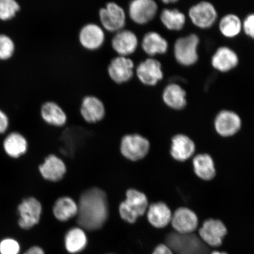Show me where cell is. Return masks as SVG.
I'll return each mask as SVG.
<instances>
[{"label": "cell", "mask_w": 254, "mask_h": 254, "mask_svg": "<svg viewBox=\"0 0 254 254\" xmlns=\"http://www.w3.org/2000/svg\"><path fill=\"white\" fill-rule=\"evenodd\" d=\"M135 63L128 57L117 56L111 59L107 66L110 80L117 85H123L131 81L135 75Z\"/></svg>", "instance_id": "5"}, {"label": "cell", "mask_w": 254, "mask_h": 254, "mask_svg": "<svg viewBox=\"0 0 254 254\" xmlns=\"http://www.w3.org/2000/svg\"><path fill=\"white\" fill-rule=\"evenodd\" d=\"M148 201L145 193L134 189L126 192V199L120 205L121 217L130 224L134 223L147 211Z\"/></svg>", "instance_id": "2"}, {"label": "cell", "mask_w": 254, "mask_h": 254, "mask_svg": "<svg viewBox=\"0 0 254 254\" xmlns=\"http://www.w3.org/2000/svg\"><path fill=\"white\" fill-rule=\"evenodd\" d=\"M152 254H174L170 248L166 244H159L155 247Z\"/></svg>", "instance_id": "35"}, {"label": "cell", "mask_w": 254, "mask_h": 254, "mask_svg": "<svg viewBox=\"0 0 254 254\" xmlns=\"http://www.w3.org/2000/svg\"><path fill=\"white\" fill-rule=\"evenodd\" d=\"M170 224L178 233L189 235L197 229L199 218L198 215L192 209L186 206H181L173 213Z\"/></svg>", "instance_id": "12"}, {"label": "cell", "mask_w": 254, "mask_h": 254, "mask_svg": "<svg viewBox=\"0 0 254 254\" xmlns=\"http://www.w3.org/2000/svg\"><path fill=\"white\" fill-rule=\"evenodd\" d=\"M78 207L70 197L63 196L57 200L53 207V213L57 220L65 222L77 215Z\"/></svg>", "instance_id": "26"}, {"label": "cell", "mask_w": 254, "mask_h": 254, "mask_svg": "<svg viewBox=\"0 0 254 254\" xmlns=\"http://www.w3.org/2000/svg\"><path fill=\"white\" fill-rule=\"evenodd\" d=\"M211 254H227L226 253L217 252V251H215V252H212Z\"/></svg>", "instance_id": "39"}, {"label": "cell", "mask_w": 254, "mask_h": 254, "mask_svg": "<svg viewBox=\"0 0 254 254\" xmlns=\"http://www.w3.org/2000/svg\"><path fill=\"white\" fill-rule=\"evenodd\" d=\"M100 25L105 31L115 33L125 28L127 15L125 9L116 2H107L98 10Z\"/></svg>", "instance_id": "3"}, {"label": "cell", "mask_w": 254, "mask_h": 254, "mask_svg": "<svg viewBox=\"0 0 254 254\" xmlns=\"http://www.w3.org/2000/svg\"><path fill=\"white\" fill-rule=\"evenodd\" d=\"M80 127H72L66 129L62 136L61 152L65 156H74L78 148L83 144L89 133Z\"/></svg>", "instance_id": "18"}, {"label": "cell", "mask_w": 254, "mask_h": 254, "mask_svg": "<svg viewBox=\"0 0 254 254\" xmlns=\"http://www.w3.org/2000/svg\"><path fill=\"white\" fill-rule=\"evenodd\" d=\"M199 236L207 245L218 247L222 245L228 229L223 221L217 218H208L203 222L198 230Z\"/></svg>", "instance_id": "10"}, {"label": "cell", "mask_w": 254, "mask_h": 254, "mask_svg": "<svg viewBox=\"0 0 254 254\" xmlns=\"http://www.w3.org/2000/svg\"><path fill=\"white\" fill-rule=\"evenodd\" d=\"M87 237L81 228H73L66 233L64 243L66 251L75 254L80 253L87 245Z\"/></svg>", "instance_id": "27"}, {"label": "cell", "mask_w": 254, "mask_h": 254, "mask_svg": "<svg viewBox=\"0 0 254 254\" xmlns=\"http://www.w3.org/2000/svg\"><path fill=\"white\" fill-rule=\"evenodd\" d=\"M20 220L19 226L24 230H29L39 223L40 220L42 206L35 198L25 199L18 207Z\"/></svg>", "instance_id": "16"}, {"label": "cell", "mask_w": 254, "mask_h": 254, "mask_svg": "<svg viewBox=\"0 0 254 254\" xmlns=\"http://www.w3.org/2000/svg\"><path fill=\"white\" fill-rule=\"evenodd\" d=\"M195 151V142L189 136L177 134L171 138L170 153L174 160L183 163L191 158Z\"/></svg>", "instance_id": "17"}, {"label": "cell", "mask_w": 254, "mask_h": 254, "mask_svg": "<svg viewBox=\"0 0 254 254\" xmlns=\"http://www.w3.org/2000/svg\"><path fill=\"white\" fill-rule=\"evenodd\" d=\"M141 49L150 57L164 55L168 49L167 40L157 31H150L142 38Z\"/></svg>", "instance_id": "21"}, {"label": "cell", "mask_w": 254, "mask_h": 254, "mask_svg": "<svg viewBox=\"0 0 254 254\" xmlns=\"http://www.w3.org/2000/svg\"><path fill=\"white\" fill-rule=\"evenodd\" d=\"M23 254H45L44 251L39 246H33L28 249Z\"/></svg>", "instance_id": "37"}, {"label": "cell", "mask_w": 254, "mask_h": 254, "mask_svg": "<svg viewBox=\"0 0 254 254\" xmlns=\"http://www.w3.org/2000/svg\"><path fill=\"white\" fill-rule=\"evenodd\" d=\"M214 128L217 134L224 138L236 135L242 127V120L238 114L231 110L219 112L214 120Z\"/></svg>", "instance_id": "14"}, {"label": "cell", "mask_w": 254, "mask_h": 254, "mask_svg": "<svg viewBox=\"0 0 254 254\" xmlns=\"http://www.w3.org/2000/svg\"><path fill=\"white\" fill-rule=\"evenodd\" d=\"M177 2V0H164L163 1V2L164 3V4H171V3H175Z\"/></svg>", "instance_id": "38"}, {"label": "cell", "mask_w": 254, "mask_h": 254, "mask_svg": "<svg viewBox=\"0 0 254 254\" xmlns=\"http://www.w3.org/2000/svg\"><path fill=\"white\" fill-rule=\"evenodd\" d=\"M20 243L13 238H4L0 241V254H20Z\"/></svg>", "instance_id": "32"}, {"label": "cell", "mask_w": 254, "mask_h": 254, "mask_svg": "<svg viewBox=\"0 0 254 254\" xmlns=\"http://www.w3.org/2000/svg\"><path fill=\"white\" fill-rule=\"evenodd\" d=\"M160 21L168 30L180 31L186 23L185 14L176 8H164L161 12Z\"/></svg>", "instance_id": "28"}, {"label": "cell", "mask_w": 254, "mask_h": 254, "mask_svg": "<svg viewBox=\"0 0 254 254\" xmlns=\"http://www.w3.org/2000/svg\"><path fill=\"white\" fill-rule=\"evenodd\" d=\"M39 170L44 179L56 182L63 179L66 168L62 159L55 155H50L46 158L44 163L41 165Z\"/></svg>", "instance_id": "23"}, {"label": "cell", "mask_w": 254, "mask_h": 254, "mask_svg": "<svg viewBox=\"0 0 254 254\" xmlns=\"http://www.w3.org/2000/svg\"><path fill=\"white\" fill-rule=\"evenodd\" d=\"M239 63L237 54L228 47H220L211 59L213 68L220 72H227L234 69Z\"/></svg>", "instance_id": "20"}, {"label": "cell", "mask_w": 254, "mask_h": 254, "mask_svg": "<svg viewBox=\"0 0 254 254\" xmlns=\"http://www.w3.org/2000/svg\"><path fill=\"white\" fill-rule=\"evenodd\" d=\"M193 173L199 179L211 182L217 176V168L214 159L207 153L198 154L192 160Z\"/></svg>", "instance_id": "19"}, {"label": "cell", "mask_w": 254, "mask_h": 254, "mask_svg": "<svg viewBox=\"0 0 254 254\" xmlns=\"http://www.w3.org/2000/svg\"><path fill=\"white\" fill-rule=\"evenodd\" d=\"M243 30L247 36L254 39V13L248 15L244 19Z\"/></svg>", "instance_id": "34"}, {"label": "cell", "mask_w": 254, "mask_h": 254, "mask_svg": "<svg viewBox=\"0 0 254 254\" xmlns=\"http://www.w3.org/2000/svg\"><path fill=\"white\" fill-rule=\"evenodd\" d=\"M199 38L195 34L179 38L175 42L174 55L176 61L183 66H191L198 62Z\"/></svg>", "instance_id": "4"}, {"label": "cell", "mask_w": 254, "mask_h": 254, "mask_svg": "<svg viewBox=\"0 0 254 254\" xmlns=\"http://www.w3.org/2000/svg\"><path fill=\"white\" fill-rule=\"evenodd\" d=\"M104 101L94 95H87L82 98L79 113L85 122L95 124L101 122L106 116Z\"/></svg>", "instance_id": "11"}, {"label": "cell", "mask_w": 254, "mask_h": 254, "mask_svg": "<svg viewBox=\"0 0 254 254\" xmlns=\"http://www.w3.org/2000/svg\"><path fill=\"white\" fill-rule=\"evenodd\" d=\"M13 42L7 36L0 35V59L5 60L10 57L14 52Z\"/></svg>", "instance_id": "33"}, {"label": "cell", "mask_w": 254, "mask_h": 254, "mask_svg": "<svg viewBox=\"0 0 254 254\" xmlns=\"http://www.w3.org/2000/svg\"><path fill=\"white\" fill-rule=\"evenodd\" d=\"M219 30L225 37H236L243 30V21L236 14L225 15L219 22Z\"/></svg>", "instance_id": "29"}, {"label": "cell", "mask_w": 254, "mask_h": 254, "mask_svg": "<svg viewBox=\"0 0 254 254\" xmlns=\"http://www.w3.org/2000/svg\"><path fill=\"white\" fill-rule=\"evenodd\" d=\"M139 40L135 32L124 28L114 33L111 47L117 56L128 57L137 50Z\"/></svg>", "instance_id": "15"}, {"label": "cell", "mask_w": 254, "mask_h": 254, "mask_svg": "<svg viewBox=\"0 0 254 254\" xmlns=\"http://www.w3.org/2000/svg\"><path fill=\"white\" fill-rule=\"evenodd\" d=\"M6 153L12 158H18L27 150V142L24 136L18 133H11L4 142Z\"/></svg>", "instance_id": "30"}, {"label": "cell", "mask_w": 254, "mask_h": 254, "mask_svg": "<svg viewBox=\"0 0 254 254\" xmlns=\"http://www.w3.org/2000/svg\"><path fill=\"white\" fill-rule=\"evenodd\" d=\"M8 125V120L7 116L1 111H0V133L5 131Z\"/></svg>", "instance_id": "36"}, {"label": "cell", "mask_w": 254, "mask_h": 254, "mask_svg": "<svg viewBox=\"0 0 254 254\" xmlns=\"http://www.w3.org/2000/svg\"><path fill=\"white\" fill-rule=\"evenodd\" d=\"M19 5L14 0H0V19L8 20L15 15Z\"/></svg>", "instance_id": "31"}, {"label": "cell", "mask_w": 254, "mask_h": 254, "mask_svg": "<svg viewBox=\"0 0 254 254\" xmlns=\"http://www.w3.org/2000/svg\"><path fill=\"white\" fill-rule=\"evenodd\" d=\"M148 139L138 134H127L121 141V152L129 160L136 161L146 157L150 151Z\"/></svg>", "instance_id": "8"}, {"label": "cell", "mask_w": 254, "mask_h": 254, "mask_svg": "<svg viewBox=\"0 0 254 254\" xmlns=\"http://www.w3.org/2000/svg\"><path fill=\"white\" fill-rule=\"evenodd\" d=\"M77 39L82 49L94 52L100 50L106 42V31L100 24L90 22L80 28Z\"/></svg>", "instance_id": "6"}, {"label": "cell", "mask_w": 254, "mask_h": 254, "mask_svg": "<svg viewBox=\"0 0 254 254\" xmlns=\"http://www.w3.org/2000/svg\"><path fill=\"white\" fill-rule=\"evenodd\" d=\"M158 11L154 0H132L128 5V15L133 23L145 25L153 20Z\"/></svg>", "instance_id": "9"}, {"label": "cell", "mask_w": 254, "mask_h": 254, "mask_svg": "<svg viewBox=\"0 0 254 254\" xmlns=\"http://www.w3.org/2000/svg\"><path fill=\"white\" fill-rule=\"evenodd\" d=\"M147 219L152 226L164 228L171 223L173 213L169 206L164 202L152 203L147 209Z\"/></svg>", "instance_id": "22"}, {"label": "cell", "mask_w": 254, "mask_h": 254, "mask_svg": "<svg viewBox=\"0 0 254 254\" xmlns=\"http://www.w3.org/2000/svg\"><path fill=\"white\" fill-rule=\"evenodd\" d=\"M78 207V224L88 231L100 229L109 216L106 193L103 190L95 187L82 193Z\"/></svg>", "instance_id": "1"}, {"label": "cell", "mask_w": 254, "mask_h": 254, "mask_svg": "<svg viewBox=\"0 0 254 254\" xmlns=\"http://www.w3.org/2000/svg\"><path fill=\"white\" fill-rule=\"evenodd\" d=\"M44 122L51 126L61 127L67 122V115L63 108L55 101H47L41 109Z\"/></svg>", "instance_id": "25"}, {"label": "cell", "mask_w": 254, "mask_h": 254, "mask_svg": "<svg viewBox=\"0 0 254 254\" xmlns=\"http://www.w3.org/2000/svg\"><path fill=\"white\" fill-rule=\"evenodd\" d=\"M185 90L176 83H171L164 88L162 100L166 106L175 110H183L187 104Z\"/></svg>", "instance_id": "24"}, {"label": "cell", "mask_w": 254, "mask_h": 254, "mask_svg": "<svg viewBox=\"0 0 254 254\" xmlns=\"http://www.w3.org/2000/svg\"><path fill=\"white\" fill-rule=\"evenodd\" d=\"M189 15L192 23L201 29L210 28L218 17L217 9L212 3L201 1L189 9Z\"/></svg>", "instance_id": "13"}, {"label": "cell", "mask_w": 254, "mask_h": 254, "mask_svg": "<svg viewBox=\"0 0 254 254\" xmlns=\"http://www.w3.org/2000/svg\"><path fill=\"white\" fill-rule=\"evenodd\" d=\"M135 74L141 84L148 87L155 86L164 78L161 63L154 57L139 62L135 68Z\"/></svg>", "instance_id": "7"}]
</instances>
